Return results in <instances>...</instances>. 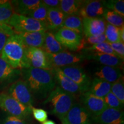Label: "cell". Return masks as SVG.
I'll return each mask as SVG.
<instances>
[{
    "instance_id": "obj_22",
    "label": "cell",
    "mask_w": 124,
    "mask_h": 124,
    "mask_svg": "<svg viewBox=\"0 0 124 124\" xmlns=\"http://www.w3.org/2000/svg\"><path fill=\"white\" fill-rule=\"evenodd\" d=\"M111 85V83L108 82L95 78L91 82L88 91L96 97L103 98L108 93L110 92Z\"/></svg>"
},
{
    "instance_id": "obj_44",
    "label": "cell",
    "mask_w": 124,
    "mask_h": 124,
    "mask_svg": "<svg viewBox=\"0 0 124 124\" xmlns=\"http://www.w3.org/2000/svg\"><path fill=\"white\" fill-rule=\"evenodd\" d=\"M60 120L61 121L62 124H69L67 121L66 120V119H65L64 118H62V119H60Z\"/></svg>"
},
{
    "instance_id": "obj_41",
    "label": "cell",
    "mask_w": 124,
    "mask_h": 124,
    "mask_svg": "<svg viewBox=\"0 0 124 124\" xmlns=\"http://www.w3.org/2000/svg\"><path fill=\"white\" fill-rule=\"evenodd\" d=\"M9 36L0 32V56Z\"/></svg>"
},
{
    "instance_id": "obj_38",
    "label": "cell",
    "mask_w": 124,
    "mask_h": 124,
    "mask_svg": "<svg viewBox=\"0 0 124 124\" xmlns=\"http://www.w3.org/2000/svg\"><path fill=\"white\" fill-rule=\"evenodd\" d=\"M0 124H31L26 121L25 120L19 118L18 117L13 116H8V117L0 122Z\"/></svg>"
},
{
    "instance_id": "obj_16",
    "label": "cell",
    "mask_w": 124,
    "mask_h": 124,
    "mask_svg": "<svg viewBox=\"0 0 124 124\" xmlns=\"http://www.w3.org/2000/svg\"><path fill=\"white\" fill-rule=\"evenodd\" d=\"M106 22L102 17L83 18V33L86 37L98 36L105 33Z\"/></svg>"
},
{
    "instance_id": "obj_18",
    "label": "cell",
    "mask_w": 124,
    "mask_h": 124,
    "mask_svg": "<svg viewBox=\"0 0 124 124\" xmlns=\"http://www.w3.org/2000/svg\"><path fill=\"white\" fill-rule=\"evenodd\" d=\"M41 3L39 0H16L11 1L15 13L28 17Z\"/></svg>"
},
{
    "instance_id": "obj_29",
    "label": "cell",
    "mask_w": 124,
    "mask_h": 124,
    "mask_svg": "<svg viewBox=\"0 0 124 124\" xmlns=\"http://www.w3.org/2000/svg\"><path fill=\"white\" fill-rule=\"evenodd\" d=\"M120 28H117L106 23L105 35L106 41L108 43H114L121 41L120 37Z\"/></svg>"
},
{
    "instance_id": "obj_14",
    "label": "cell",
    "mask_w": 124,
    "mask_h": 124,
    "mask_svg": "<svg viewBox=\"0 0 124 124\" xmlns=\"http://www.w3.org/2000/svg\"><path fill=\"white\" fill-rule=\"evenodd\" d=\"M56 83L58 84L63 91L75 96L77 94H82V91L78 85L62 72L60 68H54L52 70Z\"/></svg>"
},
{
    "instance_id": "obj_31",
    "label": "cell",
    "mask_w": 124,
    "mask_h": 124,
    "mask_svg": "<svg viewBox=\"0 0 124 124\" xmlns=\"http://www.w3.org/2000/svg\"><path fill=\"white\" fill-rule=\"evenodd\" d=\"M105 7L108 10L116 12L124 16V1L123 0H108L103 1Z\"/></svg>"
},
{
    "instance_id": "obj_20",
    "label": "cell",
    "mask_w": 124,
    "mask_h": 124,
    "mask_svg": "<svg viewBox=\"0 0 124 124\" xmlns=\"http://www.w3.org/2000/svg\"><path fill=\"white\" fill-rule=\"evenodd\" d=\"M86 59L95 60L105 66L114 67L120 68L123 66L124 60L114 55L103 54L90 53L85 55Z\"/></svg>"
},
{
    "instance_id": "obj_34",
    "label": "cell",
    "mask_w": 124,
    "mask_h": 124,
    "mask_svg": "<svg viewBox=\"0 0 124 124\" xmlns=\"http://www.w3.org/2000/svg\"><path fill=\"white\" fill-rule=\"evenodd\" d=\"M103 99L108 108L117 110H122L123 108V103H122L111 91L108 93Z\"/></svg>"
},
{
    "instance_id": "obj_6",
    "label": "cell",
    "mask_w": 124,
    "mask_h": 124,
    "mask_svg": "<svg viewBox=\"0 0 124 124\" xmlns=\"http://www.w3.org/2000/svg\"><path fill=\"white\" fill-rule=\"evenodd\" d=\"M54 36L63 47L71 51H79L85 48V43L82 35L73 31L60 28L55 32Z\"/></svg>"
},
{
    "instance_id": "obj_3",
    "label": "cell",
    "mask_w": 124,
    "mask_h": 124,
    "mask_svg": "<svg viewBox=\"0 0 124 124\" xmlns=\"http://www.w3.org/2000/svg\"><path fill=\"white\" fill-rule=\"evenodd\" d=\"M50 103L52 106V114H55L59 118L65 117L67 113L75 103V96L63 91L57 86L49 93L44 104Z\"/></svg>"
},
{
    "instance_id": "obj_2",
    "label": "cell",
    "mask_w": 124,
    "mask_h": 124,
    "mask_svg": "<svg viewBox=\"0 0 124 124\" xmlns=\"http://www.w3.org/2000/svg\"><path fill=\"white\" fill-rule=\"evenodd\" d=\"M26 46L18 34L8 39L1 52V57L12 68L17 70L29 68L25 54Z\"/></svg>"
},
{
    "instance_id": "obj_30",
    "label": "cell",
    "mask_w": 124,
    "mask_h": 124,
    "mask_svg": "<svg viewBox=\"0 0 124 124\" xmlns=\"http://www.w3.org/2000/svg\"><path fill=\"white\" fill-rule=\"evenodd\" d=\"M84 49L87 51L88 52H89V53L91 52V53L108 54V55H114L116 56L115 53L111 48L110 43L107 42V41L102 43L99 44L91 46Z\"/></svg>"
},
{
    "instance_id": "obj_37",
    "label": "cell",
    "mask_w": 124,
    "mask_h": 124,
    "mask_svg": "<svg viewBox=\"0 0 124 124\" xmlns=\"http://www.w3.org/2000/svg\"><path fill=\"white\" fill-rule=\"evenodd\" d=\"M86 38V39H84L85 43H87L92 46L101 44V43L106 41V39L104 33L100 35L92 36H88Z\"/></svg>"
},
{
    "instance_id": "obj_19",
    "label": "cell",
    "mask_w": 124,
    "mask_h": 124,
    "mask_svg": "<svg viewBox=\"0 0 124 124\" xmlns=\"http://www.w3.org/2000/svg\"><path fill=\"white\" fill-rule=\"evenodd\" d=\"M95 78L112 83L122 77V71L120 68L103 66L95 72Z\"/></svg>"
},
{
    "instance_id": "obj_26",
    "label": "cell",
    "mask_w": 124,
    "mask_h": 124,
    "mask_svg": "<svg viewBox=\"0 0 124 124\" xmlns=\"http://www.w3.org/2000/svg\"><path fill=\"white\" fill-rule=\"evenodd\" d=\"M62 28L70 29L82 35L83 26L82 17L77 15L66 16L62 25Z\"/></svg>"
},
{
    "instance_id": "obj_35",
    "label": "cell",
    "mask_w": 124,
    "mask_h": 124,
    "mask_svg": "<svg viewBox=\"0 0 124 124\" xmlns=\"http://www.w3.org/2000/svg\"><path fill=\"white\" fill-rule=\"evenodd\" d=\"M31 111H32V114H33L34 118L38 121L43 123L47 120L48 113L42 108H35L32 106L31 108Z\"/></svg>"
},
{
    "instance_id": "obj_39",
    "label": "cell",
    "mask_w": 124,
    "mask_h": 124,
    "mask_svg": "<svg viewBox=\"0 0 124 124\" xmlns=\"http://www.w3.org/2000/svg\"><path fill=\"white\" fill-rule=\"evenodd\" d=\"M41 2L48 9L59 8V0H43V1H41Z\"/></svg>"
},
{
    "instance_id": "obj_32",
    "label": "cell",
    "mask_w": 124,
    "mask_h": 124,
    "mask_svg": "<svg viewBox=\"0 0 124 124\" xmlns=\"http://www.w3.org/2000/svg\"><path fill=\"white\" fill-rule=\"evenodd\" d=\"M110 91L122 103L124 104V81L123 76L111 84Z\"/></svg>"
},
{
    "instance_id": "obj_28",
    "label": "cell",
    "mask_w": 124,
    "mask_h": 124,
    "mask_svg": "<svg viewBox=\"0 0 124 124\" xmlns=\"http://www.w3.org/2000/svg\"><path fill=\"white\" fill-rule=\"evenodd\" d=\"M102 17L104 18L107 23L114 27L121 28L124 26V17L111 10L107 9L103 15L102 16Z\"/></svg>"
},
{
    "instance_id": "obj_33",
    "label": "cell",
    "mask_w": 124,
    "mask_h": 124,
    "mask_svg": "<svg viewBox=\"0 0 124 124\" xmlns=\"http://www.w3.org/2000/svg\"><path fill=\"white\" fill-rule=\"evenodd\" d=\"M47 12L48 9L41 2L39 7L35 10H33L28 17L38 20L40 22L44 23L46 24Z\"/></svg>"
},
{
    "instance_id": "obj_43",
    "label": "cell",
    "mask_w": 124,
    "mask_h": 124,
    "mask_svg": "<svg viewBox=\"0 0 124 124\" xmlns=\"http://www.w3.org/2000/svg\"><path fill=\"white\" fill-rule=\"evenodd\" d=\"M42 124H56V123L54 121L52 120H46V121L43 122Z\"/></svg>"
},
{
    "instance_id": "obj_42",
    "label": "cell",
    "mask_w": 124,
    "mask_h": 124,
    "mask_svg": "<svg viewBox=\"0 0 124 124\" xmlns=\"http://www.w3.org/2000/svg\"><path fill=\"white\" fill-rule=\"evenodd\" d=\"M120 37L121 41L122 43H124V26L121 28H120Z\"/></svg>"
},
{
    "instance_id": "obj_4",
    "label": "cell",
    "mask_w": 124,
    "mask_h": 124,
    "mask_svg": "<svg viewBox=\"0 0 124 124\" xmlns=\"http://www.w3.org/2000/svg\"><path fill=\"white\" fill-rule=\"evenodd\" d=\"M8 25L12 27L17 34L36 31L46 32L48 30L46 23L17 13L13 14Z\"/></svg>"
},
{
    "instance_id": "obj_1",
    "label": "cell",
    "mask_w": 124,
    "mask_h": 124,
    "mask_svg": "<svg viewBox=\"0 0 124 124\" xmlns=\"http://www.w3.org/2000/svg\"><path fill=\"white\" fill-rule=\"evenodd\" d=\"M22 74L33 95L38 98H45L56 87L51 70L30 67L23 69Z\"/></svg>"
},
{
    "instance_id": "obj_10",
    "label": "cell",
    "mask_w": 124,
    "mask_h": 124,
    "mask_svg": "<svg viewBox=\"0 0 124 124\" xmlns=\"http://www.w3.org/2000/svg\"><path fill=\"white\" fill-rule=\"evenodd\" d=\"M48 56L53 69L76 65L86 59L84 55L73 54L66 51L56 54H48Z\"/></svg>"
},
{
    "instance_id": "obj_27",
    "label": "cell",
    "mask_w": 124,
    "mask_h": 124,
    "mask_svg": "<svg viewBox=\"0 0 124 124\" xmlns=\"http://www.w3.org/2000/svg\"><path fill=\"white\" fill-rule=\"evenodd\" d=\"M14 13L11 1L0 0V23L8 24Z\"/></svg>"
},
{
    "instance_id": "obj_40",
    "label": "cell",
    "mask_w": 124,
    "mask_h": 124,
    "mask_svg": "<svg viewBox=\"0 0 124 124\" xmlns=\"http://www.w3.org/2000/svg\"><path fill=\"white\" fill-rule=\"evenodd\" d=\"M0 32L6 34L9 36L16 34L12 27H10L9 25L2 23H0Z\"/></svg>"
},
{
    "instance_id": "obj_25",
    "label": "cell",
    "mask_w": 124,
    "mask_h": 124,
    "mask_svg": "<svg viewBox=\"0 0 124 124\" xmlns=\"http://www.w3.org/2000/svg\"><path fill=\"white\" fill-rule=\"evenodd\" d=\"M83 1L80 0H61L60 1L59 9L66 16H79Z\"/></svg>"
},
{
    "instance_id": "obj_12",
    "label": "cell",
    "mask_w": 124,
    "mask_h": 124,
    "mask_svg": "<svg viewBox=\"0 0 124 124\" xmlns=\"http://www.w3.org/2000/svg\"><path fill=\"white\" fill-rule=\"evenodd\" d=\"M64 118L70 124H92L91 114L80 103H75Z\"/></svg>"
},
{
    "instance_id": "obj_15",
    "label": "cell",
    "mask_w": 124,
    "mask_h": 124,
    "mask_svg": "<svg viewBox=\"0 0 124 124\" xmlns=\"http://www.w3.org/2000/svg\"><path fill=\"white\" fill-rule=\"evenodd\" d=\"M92 120L95 124H124V112L122 110L107 108Z\"/></svg>"
},
{
    "instance_id": "obj_9",
    "label": "cell",
    "mask_w": 124,
    "mask_h": 124,
    "mask_svg": "<svg viewBox=\"0 0 124 124\" xmlns=\"http://www.w3.org/2000/svg\"><path fill=\"white\" fill-rule=\"evenodd\" d=\"M60 69L65 75L78 85L82 93L88 91L91 84V80L82 67L77 65H72Z\"/></svg>"
},
{
    "instance_id": "obj_36",
    "label": "cell",
    "mask_w": 124,
    "mask_h": 124,
    "mask_svg": "<svg viewBox=\"0 0 124 124\" xmlns=\"http://www.w3.org/2000/svg\"><path fill=\"white\" fill-rule=\"evenodd\" d=\"M111 48L115 53L116 56L121 59H124V43L121 41L114 43H110Z\"/></svg>"
},
{
    "instance_id": "obj_13",
    "label": "cell",
    "mask_w": 124,
    "mask_h": 124,
    "mask_svg": "<svg viewBox=\"0 0 124 124\" xmlns=\"http://www.w3.org/2000/svg\"><path fill=\"white\" fill-rule=\"evenodd\" d=\"M107 9L103 1H84L80 9L79 16L83 18H95L102 17Z\"/></svg>"
},
{
    "instance_id": "obj_7",
    "label": "cell",
    "mask_w": 124,
    "mask_h": 124,
    "mask_svg": "<svg viewBox=\"0 0 124 124\" xmlns=\"http://www.w3.org/2000/svg\"><path fill=\"white\" fill-rule=\"evenodd\" d=\"M8 94L24 106L29 108L33 106V95L24 80H18L12 83L9 88Z\"/></svg>"
},
{
    "instance_id": "obj_8",
    "label": "cell",
    "mask_w": 124,
    "mask_h": 124,
    "mask_svg": "<svg viewBox=\"0 0 124 124\" xmlns=\"http://www.w3.org/2000/svg\"><path fill=\"white\" fill-rule=\"evenodd\" d=\"M25 54L29 68L46 70H52L53 69L48 56V54L42 48L26 47Z\"/></svg>"
},
{
    "instance_id": "obj_23",
    "label": "cell",
    "mask_w": 124,
    "mask_h": 124,
    "mask_svg": "<svg viewBox=\"0 0 124 124\" xmlns=\"http://www.w3.org/2000/svg\"><path fill=\"white\" fill-rule=\"evenodd\" d=\"M21 74L20 70L12 68L0 57V84L10 82Z\"/></svg>"
},
{
    "instance_id": "obj_21",
    "label": "cell",
    "mask_w": 124,
    "mask_h": 124,
    "mask_svg": "<svg viewBox=\"0 0 124 124\" xmlns=\"http://www.w3.org/2000/svg\"><path fill=\"white\" fill-rule=\"evenodd\" d=\"M66 15L62 12L59 8L48 9L47 12L48 30H59L62 28V25Z\"/></svg>"
},
{
    "instance_id": "obj_5",
    "label": "cell",
    "mask_w": 124,
    "mask_h": 124,
    "mask_svg": "<svg viewBox=\"0 0 124 124\" xmlns=\"http://www.w3.org/2000/svg\"><path fill=\"white\" fill-rule=\"evenodd\" d=\"M0 108L11 116L25 120L31 117V108L25 106L9 94L0 93Z\"/></svg>"
},
{
    "instance_id": "obj_17",
    "label": "cell",
    "mask_w": 124,
    "mask_h": 124,
    "mask_svg": "<svg viewBox=\"0 0 124 124\" xmlns=\"http://www.w3.org/2000/svg\"><path fill=\"white\" fill-rule=\"evenodd\" d=\"M46 32V31H36L18 33V35L21 38L26 47L42 48Z\"/></svg>"
},
{
    "instance_id": "obj_11",
    "label": "cell",
    "mask_w": 124,
    "mask_h": 124,
    "mask_svg": "<svg viewBox=\"0 0 124 124\" xmlns=\"http://www.w3.org/2000/svg\"><path fill=\"white\" fill-rule=\"evenodd\" d=\"M81 95V105L91 114L92 118L98 116L108 108L103 98L96 97L89 91L82 93Z\"/></svg>"
},
{
    "instance_id": "obj_24",
    "label": "cell",
    "mask_w": 124,
    "mask_h": 124,
    "mask_svg": "<svg viewBox=\"0 0 124 124\" xmlns=\"http://www.w3.org/2000/svg\"><path fill=\"white\" fill-rule=\"evenodd\" d=\"M42 49L48 54H56L65 51L63 47L55 38L54 34L46 32Z\"/></svg>"
}]
</instances>
